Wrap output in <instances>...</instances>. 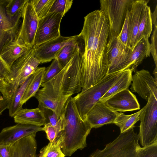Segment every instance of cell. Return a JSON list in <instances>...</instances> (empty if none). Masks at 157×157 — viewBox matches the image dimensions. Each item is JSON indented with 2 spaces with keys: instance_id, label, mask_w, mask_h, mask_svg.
I'll return each mask as SVG.
<instances>
[{
  "instance_id": "cell-40",
  "label": "cell",
  "mask_w": 157,
  "mask_h": 157,
  "mask_svg": "<svg viewBox=\"0 0 157 157\" xmlns=\"http://www.w3.org/2000/svg\"><path fill=\"white\" fill-rule=\"evenodd\" d=\"M11 98H7L4 97L0 101V115L6 109H8Z\"/></svg>"
},
{
  "instance_id": "cell-12",
  "label": "cell",
  "mask_w": 157,
  "mask_h": 157,
  "mask_svg": "<svg viewBox=\"0 0 157 157\" xmlns=\"http://www.w3.org/2000/svg\"><path fill=\"white\" fill-rule=\"evenodd\" d=\"M131 89L147 101L151 94L157 98V80L147 70L136 71L132 75Z\"/></svg>"
},
{
  "instance_id": "cell-19",
  "label": "cell",
  "mask_w": 157,
  "mask_h": 157,
  "mask_svg": "<svg viewBox=\"0 0 157 157\" xmlns=\"http://www.w3.org/2000/svg\"><path fill=\"white\" fill-rule=\"evenodd\" d=\"M14 122L41 126L46 123V118L44 110L40 108L29 109H22L13 116Z\"/></svg>"
},
{
  "instance_id": "cell-9",
  "label": "cell",
  "mask_w": 157,
  "mask_h": 157,
  "mask_svg": "<svg viewBox=\"0 0 157 157\" xmlns=\"http://www.w3.org/2000/svg\"><path fill=\"white\" fill-rule=\"evenodd\" d=\"M22 18L15 40L19 45L30 49L34 46L39 21L30 0L25 5Z\"/></svg>"
},
{
  "instance_id": "cell-36",
  "label": "cell",
  "mask_w": 157,
  "mask_h": 157,
  "mask_svg": "<svg viewBox=\"0 0 157 157\" xmlns=\"http://www.w3.org/2000/svg\"><path fill=\"white\" fill-rule=\"evenodd\" d=\"M150 48V53L152 56L155 64V69L157 70V27H154L152 33Z\"/></svg>"
},
{
  "instance_id": "cell-26",
  "label": "cell",
  "mask_w": 157,
  "mask_h": 157,
  "mask_svg": "<svg viewBox=\"0 0 157 157\" xmlns=\"http://www.w3.org/2000/svg\"><path fill=\"white\" fill-rule=\"evenodd\" d=\"M151 13L150 7L147 5V4H146L142 11L137 36L136 44L143 38H148L151 34L152 30Z\"/></svg>"
},
{
  "instance_id": "cell-10",
  "label": "cell",
  "mask_w": 157,
  "mask_h": 157,
  "mask_svg": "<svg viewBox=\"0 0 157 157\" xmlns=\"http://www.w3.org/2000/svg\"><path fill=\"white\" fill-rule=\"evenodd\" d=\"M132 49L124 44L118 36L109 34L106 55L109 68L108 74L122 71Z\"/></svg>"
},
{
  "instance_id": "cell-18",
  "label": "cell",
  "mask_w": 157,
  "mask_h": 157,
  "mask_svg": "<svg viewBox=\"0 0 157 157\" xmlns=\"http://www.w3.org/2000/svg\"><path fill=\"white\" fill-rule=\"evenodd\" d=\"M150 44L148 38L144 37L135 46L131 53L125 63L122 71L130 69L135 72L143 60L150 56Z\"/></svg>"
},
{
  "instance_id": "cell-31",
  "label": "cell",
  "mask_w": 157,
  "mask_h": 157,
  "mask_svg": "<svg viewBox=\"0 0 157 157\" xmlns=\"http://www.w3.org/2000/svg\"><path fill=\"white\" fill-rule=\"evenodd\" d=\"M39 19L43 18L49 13L55 0H30Z\"/></svg>"
},
{
  "instance_id": "cell-21",
  "label": "cell",
  "mask_w": 157,
  "mask_h": 157,
  "mask_svg": "<svg viewBox=\"0 0 157 157\" xmlns=\"http://www.w3.org/2000/svg\"><path fill=\"white\" fill-rule=\"evenodd\" d=\"M35 136H29L18 140L12 146V157H36Z\"/></svg>"
},
{
  "instance_id": "cell-15",
  "label": "cell",
  "mask_w": 157,
  "mask_h": 157,
  "mask_svg": "<svg viewBox=\"0 0 157 157\" xmlns=\"http://www.w3.org/2000/svg\"><path fill=\"white\" fill-rule=\"evenodd\" d=\"M105 104L115 112H125L140 109L136 96L128 89L122 90L106 100Z\"/></svg>"
},
{
  "instance_id": "cell-35",
  "label": "cell",
  "mask_w": 157,
  "mask_h": 157,
  "mask_svg": "<svg viewBox=\"0 0 157 157\" xmlns=\"http://www.w3.org/2000/svg\"><path fill=\"white\" fill-rule=\"evenodd\" d=\"M42 131L45 132L47 138L50 142L56 140L60 131L59 129L51 125L48 122L45 124L42 127Z\"/></svg>"
},
{
  "instance_id": "cell-16",
  "label": "cell",
  "mask_w": 157,
  "mask_h": 157,
  "mask_svg": "<svg viewBox=\"0 0 157 157\" xmlns=\"http://www.w3.org/2000/svg\"><path fill=\"white\" fill-rule=\"evenodd\" d=\"M6 0H0V52L4 45L15 39L21 24V19L10 18L5 10Z\"/></svg>"
},
{
  "instance_id": "cell-3",
  "label": "cell",
  "mask_w": 157,
  "mask_h": 157,
  "mask_svg": "<svg viewBox=\"0 0 157 157\" xmlns=\"http://www.w3.org/2000/svg\"><path fill=\"white\" fill-rule=\"evenodd\" d=\"M60 117L61 129L57 138L61 140V149L65 156H70L86 147V138L92 128L81 118L72 96L67 101Z\"/></svg>"
},
{
  "instance_id": "cell-27",
  "label": "cell",
  "mask_w": 157,
  "mask_h": 157,
  "mask_svg": "<svg viewBox=\"0 0 157 157\" xmlns=\"http://www.w3.org/2000/svg\"><path fill=\"white\" fill-rule=\"evenodd\" d=\"M32 75V74L30 75L13 93L8 109L10 117H13L17 112L22 109L21 101L26 88L31 79Z\"/></svg>"
},
{
  "instance_id": "cell-39",
  "label": "cell",
  "mask_w": 157,
  "mask_h": 157,
  "mask_svg": "<svg viewBox=\"0 0 157 157\" xmlns=\"http://www.w3.org/2000/svg\"><path fill=\"white\" fill-rule=\"evenodd\" d=\"M10 71V68L7 65L0 56V77L5 79Z\"/></svg>"
},
{
  "instance_id": "cell-38",
  "label": "cell",
  "mask_w": 157,
  "mask_h": 157,
  "mask_svg": "<svg viewBox=\"0 0 157 157\" xmlns=\"http://www.w3.org/2000/svg\"><path fill=\"white\" fill-rule=\"evenodd\" d=\"M12 146L0 144V157H12Z\"/></svg>"
},
{
  "instance_id": "cell-29",
  "label": "cell",
  "mask_w": 157,
  "mask_h": 157,
  "mask_svg": "<svg viewBox=\"0 0 157 157\" xmlns=\"http://www.w3.org/2000/svg\"><path fill=\"white\" fill-rule=\"evenodd\" d=\"M28 0H6L5 10L11 19L18 20L22 18L24 8Z\"/></svg>"
},
{
  "instance_id": "cell-24",
  "label": "cell",
  "mask_w": 157,
  "mask_h": 157,
  "mask_svg": "<svg viewBox=\"0 0 157 157\" xmlns=\"http://www.w3.org/2000/svg\"><path fill=\"white\" fill-rule=\"evenodd\" d=\"M132 72L130 69L123 71L120 78L102 97L99 101L104 102L122 90L128 89V87L132 82Z\"/></svg>"
},
{
  "instance_id": "cell-37",
  "label": "cell",
  "mask_w": 157,
  "mask_h": 157,
  "mask_svg": "<svg viewBox=\"0 0 157 157\" xmlns=\"http://www.w3.org/2000/svg\"><path fill=\"white\" fill-rule=\"evenodd\" d=\"M0 93L5 98H11L13 94L10 86L5 79L0 77Z\"/></svg>"
},
{
  "instance_id": "cell-17",
  "label": "cell",
  "mask_w": 157,
  "mask_h": 157,
  "mask_svg": "<svg viewBox=\"0 0 157 157\" xmlns=\"http://www.w3.org/2000/svg\"><path fill=\"white\" fill-rule=\"evenodd\" d=\"M118 112L113 111L104 103L98 101L89 111L86 120L93 128L113 123Z\"/></svg>"
},
{
  "instance_id": "cell-30",
  "label": "cell",
  "mask_w": 157,
  "mask_h": 157,
  "mask_svg": "<svg viewBox=\"0 0 157 157\" xmlns=\"http://www.w3.org/2000/svg\"><path fill=\"white\" fill-rule=\"evenodd\" d=\"M61 147V140H56L48 143L40 150L39 157H65Z\"/></svg>"
},
{
  "instance_id": "cell-7",
  "label": "cell",
  "mask_w": 157,
  "mask_h": 157,
  "mask_svg": "<svg viewBox=\"0 0 157 157\" xmlns=\"http://www.w3.org/2000/svg\"><path fill=\"white\" fill-rule=\"evenodd\" d=\"M141 109L138 135L144 147L157 143V98L151 94L147 104Z\"/></svg>"
},
{
  "instance_id": "cell-13",
  "label": "cell",
  "mask_w": 157,
  "mask_h": 157,
  "mask_svg": "<svg viewBox=\"0 0 157 157\" xmlns=\"http://www.w3.org/2000/svg\"><path fill=\"white\" fill-rule=\"evenodd\" d=\"M42 129L41 126L19 123L5 128L0 132V144L12 145L25 137L36 136Z\"/></svg>"
},
{
  "instance_id": "cell-43",
  "label": "cell",
  "mask_w": 157,
  "mask_h": 157,
  "mask_svg": "<svg viewBox=\"0 0 157 157\" xmlns=\"http://www.w3.org/2000/svg\"><path fill=\"white\" fill-rule=\"evenodd\" d=\"M1 94H2L0 93V101L2 100L4 98V97Z\"/></svg>"
},
{
  "instance_id": "cell-33",
  "label": "cell",
  "mask_w": 157,
  "mask_h": 157,
  "mask_svg": "<svg viewBox=\"0 0 157 157\" xmlns=\"http://www.w3.org/2000/svg\"><path fill=\"white\" fill-rule=\"evenodd\" d=\"M63 69L58 60L55 59L51 64L45 69L43 83L47 82L56 76Z\"/></svg>"
},
{
  "instance_id": "cell-34",
  "label": "cell",
  "mask_w": 157,
  "mask_h": 157,
  "mask_svg": "<svg viewBox=\"0 0 157 157\" xmlns=\"http://www.w3.org/2000/svg\"><path fill=\"white\" fill-rule=\"evenodd\" d=\"M138 157H157V143L142 147H140Z\"/></svg>"
},
{
  "instance_id": "cell-42",
  "label": "cell",
  "mask_w": 157,
  "mask_h": 157,
  "mask_svg": "<svg viewBox=\"0 0 157 157\" xmlns=\"http://www.w3.org/2000/svg\"><path fill=\"white\" fill-rule=\"evenodd\" d=\"M151 19L152 24L154 27H157V5H156L153 12L151 13Z\"/></svg>"
},
{
  "instance_id": "cell-28",
  "label": "cell",
  "mask_w": 157,
  "mask_h": 157,
  "mask_svg": "<svg viewBox=\"0 0 157 157\" xmlns=\"http://www.w3.org/2000/svg\"><path fill=\"white\" fill-rule=\"evenodd\" d=\"M141 111V109L129 115H125L124 113L118 112L113 124L120 128L121 133L133 128L135 124L139 121Z\"/></svg>"
},
{
  "instance_id": "cell-14",
  "label": "cell",
  "mask_w": 157,
  "mask_h": 157,
  "mask_svg": "<svg viewBox=\"0 0 157 157\" xmlns=\"http://www.w3.org/2000/svg\"><path fill=\"white\" fill-rule=\"evenodd\" d=\"M73 37L60 36L40 44L33 46L35 55L40 63L49 62L55 59L60 50Z\"/></svg>"
},
{
  "instance_id": "cell-6",
  "label": "cell",
  "mask_w": 157,
  "mask_h": 157,
  "mask_svg": "<svg viewBox=\"0 0 157 157\" xmlns=\"http://www.w3.org/2000/svg\"><path fill=\"white\" fill-rule=\"evenodd\" d=\"M40 63L35 55L33 46L13 64L5 79L11 87L12 94L34 72Z\"/></svg>"
},
{
  "instance_id": "cell-1",
  "label": "cell",
  "mask_w": 157,
  "mask_h": 157,
  "mask_svg": "<svg viewBox=\"0 0 157 157\" xmlns=\"http://www.w3.org/2000/svg\"><path fill=\"white\" fill-rule=\"evenodd\" d=\"M109 29L108 18L100 10L91 12L84 17L83 27L79 34L84 43L81 67L82 89L94 85L108 75L106 47Z\"/></svg>"
},
{
  "instance_id": "cell-2",
  "label": "cell",
  "mask_w": 157,
  "mask_h": 157,
  "mask_svg": "<svg viewBox=\"0 0 157 157\" xmlns=\"http://www.w3.org/2000/svg\"><path fill=\"white\" fill-rule=\"evenodd\" d=\"M84 47L80 44L70 61L61 71L50 80L41 84L34 97L38 102V107L49 109L59 118L70 98L79 93L81 86V67Z\"/></svg>"
},
{
  "instance_id": "cell-23",
  "label": "cell",
  "mask_w": 157,
  "mask_h": 157,
  "mask_svg": "<svg viewBox=\"0 0 157 157\" xmlns=\"http://www.w3.org/2000/svg\"><path fill=\"white\" fill-rule=\"evenodd\" d=\"M45 67H38L32 74L31 79L28 85L21 101L23 105L31 97H34L39 90L43 79Z\"/></svg>"
},
{
  "instance_id": "cell-5",
  "label": "cell",
  "mask_w": 157,
  "mask_h": 157,
  "mask_svg": "<svg viewBox=\"0 0 157 157\" xmlns=\"http://www.w3.org/2000/svg\"><path fill=\"white\" fill-rule=\"evenodd\" d=\"M133 128L123 133L102 150L97 149L89 157H138L140 146Z\"/></svg>"
},
{
  "instance_id": "cell-25",
  "label": "cell",
  "mask_w": 157,
  "mask_h": 157,
  "mask_svg": "<svg viewBox=\"0 0 157 157\" xmlns=\"http://www.w3.org/2000/svg\"><path fill=\"white\" fill-rule=\"evenodd\" d=\"M82 38L79 35L74 36L59 52L56 58L63 68L69 62L79 44Z\"/></svg>"
},
{
  "instance_id": "cell-32",
  "label": "cell",
  "mask_w": 157,
  "mask_h": 157,
  "mask_svg": "<svg viewBox=\"0 0 157 157\" xmlns=\"http://www.w3.org/2000/svg\"><path fill=\"white\" fill-rule=\"evenodd\" d=\"M73 2V0H55L49 13H59L64 16L71 8Z\"/></svg>"
},
{
  "instance_id": "cell-41",
  "label": "cell",
  "mask_w": 157,
  "mask_h": 157,
  "mask_svg": "<svg viewBox=\"0 0 157 157\" xmlns=\"http://www.w3.org/2000/svg\"><path fill=\"white\" fill-rule=\"evenodd\" d=\"M49 122H48L51 125L56 127L59 124L60 120L56 114L53 112L52 115L48 116Z\"/></svg>"
},
{
  "instance_id": "cell-22",
  "label": "cell",
  "mask_w": 157,
  "mask_h": 157,
  "mask_svg": "<svg viewBox=\"0 0 157 157\" xmlns=\"http://www.w3.org/2000/svg\"><path fill=\"white\" fill-rule=\"evenodd\" d=\"M29 49L19 45L15 39L12 40L3 46L0 52V56L10 69L13 63Z\"/></svg>"
},
{
  "instance_id": "cell-11",
  "label": "cell",
  "mask_w": 157,
  "mask_h": 157,
  "mask_svg": "<svg viewBox=\"0 0 157 157\" xmlns=\"http://www.w3.org/2000/svg\"><path fill=\"white\" fill-rule=\"evenodd\" d=\"M64 15L58 13H50L39 19L34 46L56 38L60 36V26Z\"/></svg>"
},
{
  "instance_id": "cell-20",
  "label": "cell",
  "mask_w": 157,
  "mask_h": 157,
  "mask_svg": "<svg viewBox=\"0 0 157 157\" xmlns=\"http://www.w3.org/2000/svg\"><path fill=\"white\" fill-rule=\"evenodd\" d=\"M148 0H133L129 14V25L131 30L130 48L132 49L136 44L137 36L140 24L142 11Z\"/></svg>"
},
{
  "instance_id": "cell-4",
  "label": "cell",
  "mask_w": 157,
  "mask_h": 157,
  "mask_svg": "<svg viewBox=\"0 0 157 157\" xmlns=\"http://www.w3.org/2000/svg\"><path fill=\"white\" fill-rule=\"evenodd\" d=\"M123 72L107 75L94 85L86 89H82L79 93L73 97L77 110L83 120H86L88 113L113 86Z\"/></svg>"
},
{
  "instance_id": "cell-8",
  "label": "cell",
  "mask_w": 157,
  "mask_h": 157,
  "mask_svg": "<svg viewBox=\"0 0 157 157\" xmlns=\"http://www.w3.org/2000/svg\"><path fill=\"white\" fill-rule=\"evenodd\" d=\"M133 0H100V10L109 20V33L118 36L122 28L127 11Z\"/></svg>"
}]
</instances>
